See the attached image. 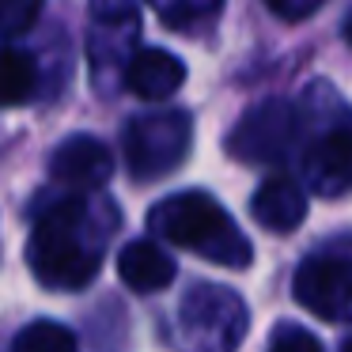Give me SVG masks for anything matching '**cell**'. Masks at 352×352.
Returning a JSON list of instances; mask_svg holds the SVG:
<instances>
[{
	"mask_svg": "<svg viewBox=\"0 0 352 352\" xmlns=\"http://www.w3.org/2000/svg\"><path fill=\"white\" fill-rule=\"evenodd\" d=\"M265 4H269V12H273V16L284 19V23H299V19L314 16L326 0H265Z\"/></svg>",
	"mask_w": 352,
	"mask_h": 352,
	"instance_id": "16",
	"label": "cell"
},
{
	"mask_svg": "<svg viewBox=\"0 0 352 352\" xmlns=\"http://www.w3.org/2000/svg\"><path fill=\"white\" fill-rule=\"evenodd\" d=\"M307 186L318 197H341L352 193V125L322 133L307 152Z\"/></svg>",
	"mask_w": 352,
	"mask_h": 352,
	"instance_id": "7",
	"label": "cell"
},
{
	"mask_svg": "<svg viewBox=\"0 0 352 352\" xmlns=\"http://www.w3.org/2000/svg\"><path fill=\"white\" fill-rule=\"evenodd\" d=\"M193 122L186 110H160V114L133 118L125 129V163L137 182H152L182 167L190 155Z\"/></svg>",
	"mask_w": 352,
	"mask_h": 352,
	"instance_id": "4",
	"label": "cell"
},
{
	"mask_svg": "<svg viewBox=\"0 0 352 352\" xmlns=\"http://www.w3.org/2000/svg\"><path fill=\"white\" fill-rule=\"evenodd\" d=\"M250 212L265 231L288 235V231H296L307 216V193L299 190V182H292V178H284V175H273L254 190Z\"/></svg>",
	"mask_w": 352,
	"mask_h": 352,
	"instance_id": "9",
	"label": "cell"
},
{
	"mask_svg": "<svg viewBox=\"0 0 352 352\" xmlns=\"http://www.w3.org/2000/svg\"><path fill=\"white\" fill-rule=\"evenodd\" d=\"M50 175L72 190H99L114 175V155L95 137H69L50 160Z\"/></svg>",
	"mask_w": 352,
	"mask_h": 352,
	"instance_id": "8",
	"label": "cell"
},
{
	"mask_svg": "<svg viewBox=\"0 0 352 352\" xmlns=\"http://www.w3.org/2000/svg\"><path fill=\"white\" fill-rule=\"evenodd\" d=\"M118 276L125 280V288L140 292V296H152V292L170 288L175 258L160 243H152V239H137V243L122 246V254H118Z\"/></svg>",
	"mask_w": 352,
	"mask_h": 352,
	"instance_id": "11",
	"label": "cell"
},
{
	"mask_svg": "<svg viewBox=\"0 0 352 352\" xmlns=\"http://www.w3.org/2000/svg\"><path fill=\"white\" fill-rule=\"evenodd\" d=\"M178 326L190 352H235L246 333V307L231 288L193 284L182 299Z\"/></svg>",
	"mask_w": 352,
	"mask_h": 352,
	"instance_id": "3",
	"label": "cell"
},
{
	"mask_svg": "<svg viewBox=\"0 0 352 352\" xmlns=\"http://www.w3.org/2000/svg\"><path fill=\"white\" fill-rule=\"evenodd\" d=\"M299 137V114L284 99H265L239 118L228 137V152L239 163H276L292 152Z\"/></svg>",
	"mask_w": 352,
	"mask_h": 352,
	"instance_id": "5",
	"label": "cell"
},
{
	"mask_svg": "<svg viewBox=\"0 0 352 352\" xmlns=\"http://www.w3.org/2000/svg\"><path fill=\"white\" fill-rule=\"evenodd\" d=\"M292 296L322 322H352V261L311 258L296 269Z\"/></svg>",
	"mask_w": 352,
	"mask_h": 352,
	"instance_id": "6",
	"label": "cell"
},
{
	"mask_svg": "<svg viewBox=\"0 0 352 352\" xmlns=\"http://www.w3.org/2000/svg\"><path fill=\"white\" fill-rule=\"evenodd\" d=\"M42 16V0H0V34H23L38 23Z\"/></svg>",
	"mask_w": 352,
	"mask_h": 352,
	"instance_id": "14",
	"label": "cell"
},
{
	"mask_svg": "<svg viewBox=\"0 0 352 352\" xmlns=\"http://www.w3.org/2000/svg\"><path fill=\"white\" fill-rule=\"evenodd\" d=\"M148 228L163 243L186 246V250L201 254V258L216 261L223 269H246L254 258L250 239L235 228V220L220 208V201H212L201 190H186V193H175V197H163L148 212Z\"/></svg>",
	"mask_w": 352,
	"mask_h": 352,
	"instance_id": "2",
	"label": "cell"
},
{
	"mask_svg": "<svg viewBox=\"0 0 352 352\" xmlns=\"http://www.w3.org/2000/svg\"><path fill=\"white\" fill-rule=\"evenodd\" d=\"M269 352H322V341L311 333V329L296 326V322H284V326L273 333Z\"/></svg>",
	"mask_w": 352,
	"mask_h": 352,
	"instance_id": "15",
	"label": "cell"
},
{
	"mask_svg": "<svg viewBox=\"0 0 352 352\" xmlns=\"http://www.w3.org/2000/svg\"><path fill=\"white\" fill-rule=\"evenodd\" d=\"M186 84V65L167 50H137L125 69V87L144 102H163Z\"/></svg>",
	"mask_w": 352,
	"mask_h": 352,
	"instance_id": "10",
	"label": "cell"
},
{
	"mask_svg": "<svg viewBox=\"0 0 352 352\" xmlns=\"http://www.w3.org/2000/svg\"><path fill=\"white\" fill-rule=\"evenodd\" d=\"M27 261H31V273L57 292H80L95 280L102 265V243L87 235L84 201H57L46 216H38L27 243Z\"/></svg>",
	"mask_w": 352,
	"mask_h": 352,
	"instance_id": "1",
	"label": "cell"
},
{
	"mask_svg": "<svg viewBox=\"0 0 352 352\" xmlns=\"http://www.w3.org/2000/svg\"><path fill=\"white\" fill-rule=\"evenodd\" d=\"M344 352H352V341H349V344H344Z\"/></svg>",
	"mask_w": 352,
	"mask_h": 352,
	"instance_id": "17",
	"label": "cell"
},
{
	"mask_svg": "<svg viewBox=\"0 0 352 352\" xmlns=\"http://www.w3.org/2000/svg\"><path fill=\"white\" fill-rule=\"evenodd\" d=\"M12 352H76V333L61 322L38 318L16 333Z\"/></svg>",
	"mask_w": 352,
	"mask_h": 352,
	"instance_id": "13",
	"label": "cell"
},
{
	"mask_svg": "<svg viewBox=\"0 0 352 352\" xmlns=\"http://www.w3.org/2000/svg\"><path fill=\"white\" fill-rule=\"evenodd\" d=\"M38 87V65L16 46H0V107H19Z\"/></svg>",
	"mask_w": 352,
	"mask_h": 352,
	"instance_id": "12",
	"label": "cell"
}]
</instances>
